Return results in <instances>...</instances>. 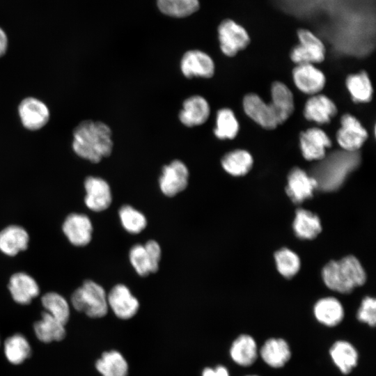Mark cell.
Instances as JSON below:
<instances>
[{"label":"cell","mask_w":376,"mask_h":376,"mask_svg":"<svg viewBox=\"0 0 376 376\" xmlns=\"http://www.w3.org/2000/svg\"><path fill=\"white\" fill-rule=\"evenodd\" d=\"M86 196L84 202L88 209L101 212L111 203L112 195L108 182L100 177L88 176L84 181Z\"/></svg>","instance_id":"cell-12"},{"label":"cell","mask_w":376,"mask_h":376,"mask_svg":"<svg viewBox=\"0 0 376 376\" xmlns=\"http://www.w3.org/2000/svg\"><path fill=\"white\" fill-rule=\"evenodd\" d=\"M45 312L65 324L69 320L70 310L66 299L56 292L45 293L41 298Z\"/></svg>","instance_id":"cell-33"},{"label":"cell","mask_w":376,"mask_h":376,"mask_svg":"<svg viewBox=\"0 0 376 376\" xmlns=\"http://www.w3.org/2000/svg\"><path fill=\"white\" fill-rule=\"evenodd\" d=\"M29 235L22 226L10 225L0 231V251L6 256H15L28 248Z\"/></svg>","instance_id":"cell-23"},{"label":"cell","mask_w":376,"mask_h":376,"mask_svg":"<svg viewBox=\"0 0 376 376\" xmlns=\"http://www.w3.org/2000/svg\"><path fill=\"white\" fill-rule=\"evenodd\" d=\"M314 315L322 324L332 327L341 322L344 310L340 302L334 297L320 299L314 306Z\"/></svg>","instance_id":"cell-26"},{"label":"cell","mask_w":376,"mask_h":376,"mask_svg":"<svg viewBox=\"0 0 376 376\" xmlns=\"http://www.w3.org/2000/svg\"><path fill=\"white\" fill-rule=\"evenodd\" d=\"M146 253L150 265L151 273L156 272L159 269L162 251L159 244L155 240H149L145 244Z\"/></svg>","instance_id":"cell-40"},{"label":"cell","mask_w":376,"mask_h":376,"mask_svg":"<svg viewBox=\"0 0 376 376\" xmlns=\"http://www.w3.org/2000/svg\"><path fill=\"white\" fill-rule=\"evenodd\" d=\"M0 344H1V340H0Z\"/></svg>","instance_id":"cell-44"},{"label":"cell","mask_w":376,"mask_h":376,"mask_svg":"<svg viewBox=\"0 0 376 376\" xmlns=\"http://www.w3.org/2000/svg\"><path fill=\"white\" fill-rule=\"evenodd\" d=\"M300 147L304 157L307 160H321L325 157L326 148L331 146L327 134L319 128H311L299 136Z\"/></svg>","instance_id":"cell-14"},{"label":"cell","mask_w":376,"mask_h":376,"mask_svg":"<svg viewBox=\"0 0 376 376\" xmlns=\"http://www.w3.org/2000/svg\"><path fill=\"white\" fill-rule=\"evenodd\" d=\"M359 160L357 152L345 150L331 155L314 171L312 177L316 180L317 187L323 191L338 189L347 174L359 165Z\"/></svg>","instance_id":"cell-2"},{"label":"cell","mask_w":376,"mask_h":376,"mask_svg":"<svg viewBox=\"0 0 376 376\" xmlns=\"http://www.w3.org/2000/svg\"><path fill=\"white\" fill-rule=\"evenodd\" d=\"M336 113L337 107L334 102L324 95H317L309 98L304 110V115L308 120L319 124L329 123Z\"/></svg>","instance_id":"cell-24"},{"label":"cell","mask_w":376,"mask_h":376,"mask_svg":"<svg viewBox=\"0 0 376 376\" xmlns=\"http://www.w3.org/2000/svg\"><path fill=\"white\" fill-rule=\"evenodd\" d=\"M3 351L6 358L10 363L19 365L30 357L31 347L24 336L16 334L5 340Z\"/></svg>","instance_id":"cell-31"},{"label":"cell","mask_w":376,"mask_h":376,"mask_svg":"<svg viewBox=\"0 0 376 376\" xmlns=\"http://www.w3.org/2000/svg\"><path fill=\"white\" fill-rule=\"evenodd\" d=\"M296 86L303 93L316 94L324 86V74L313 64H299L292 70Z\"/></svg>","instance_id":"cell-18"},{"label":"cell","mask_w":376,"mask_h":376,"mask_svg":"<svg viewBox=\"0 0 376 376\" xmlns=\"http://www.w3.org/2000/svg\"><path fill=\"white\" fill-rule=\"evenodd\" d=\"M8 37L5 31L0 27V57L3 56L8 48Z\"/></svg>","instance_id":"cell-42"},{"label":"cell","mask_w":376,"mask_h":376,"mask_svg":"<svg viewBox=\"0 0 376 376\" xmlns=\"http://www.w3.org/2000/svg\"><path fill=\"white\" fill-rule=\"evenodd\" d=\"M201 376H230L226 367L218 365L215 367H206L201 373Z\"/></svg>","instance_id":"cell-41"},{"label":"cell","mask_w":376,"mask_h":376,"mask_svg":"<svg viewBox=\"0 0 376 376\" xmlns=\"http://www.w3.org/2000/svg\"><path fill=\"white\" fill-rule=\"evenodd\" d=\"M341 127L336 134L339 145L347 152H357L368 138V133L360 122L350 113L343 115Z\"/></svg>","instance_id":"cell-8"},{"label":"cell","mask_w":376,"mask_h":376,"mask_svg":"<svg viewBox=\"0 0 376 376\" xmlns=\"http://www.w3.org/2000/svg\"><path fill=\"white\" fill-rule=\"evenodd\" d=\"M218 38L221 52L229 57L235 56L250 42L246 31L232 19H225L219 24Z\"/></svg>","instance_id":"cell-6"},{"label":"cell","mask_w":376,"mask_h":376,"mask_svg":"<svg viewBox=\"0 0 376 376\" xmlns=\"http://www.w3.org/2000/svg\"><path fill=\"white\" fill-rule=\"evenodd\" d=\"M258 354L269 367L280 368L290 359L291 350L289 344L283 338H270L261 346Z\"/></svg>","instance_id":"cell-20"},{"label":"cell","mask_w":376,"mask_h":376,"mask_svg":"<svg viewBox=\"0 0 376 376\" xmlns=\"http://www.w3.org/2000/svg\"><path fill=\"white\" fill-rule=\"evenodd\" d=\"M8 290L13 299L22 305L30 304L40 293L37 281L25 272H17L10 276Z\"/></svg>","instance_id":"cell-17"},{"label":"cell","mask_w":376,"mask_h":376,"mask_svg":"<svg viewBox=\"0 0 376 376\" xmlns=\"http://www.w3.org/2000/svg\"><path fill=\"white\" fill-rule=\"evenodd\" d=\"M246 376H258V375H246Z\"/></svg>","instance_id":"cell-43"},{"label":"cell","mask_w":376,"mask_h":376,"mask_svg":"<svg viewBox=\"0 0 376 376\" xmlns=\"http://www.w3.org/2000/svg\"><path fill=\"white\" fill-rule=\"evenodd\" d=\"M95 366L102 376H127L129 373L126 359L116 350L104 352Z\"/></svg>","instance_id":"cell-27"},{"label":"cell","mask_w":376,"mask_h":376,"mask_svg":"<svg viewBox=\"0 0 376 376\" xmlns=\"http://www.w3.org/2000/svg\"><path fill=\"white\" fill-rule=\"evenodd\" d=\"M210 113V107L206 99L203 96L195 95L184 100L178 117L185 126L193 127L205 123Z\"/></svg>","instance_id":"cell-16"},{"label":"cell","mask_w":376,"mask_h":376,"mask_svg":"<svg viewBox=\"0 0 376 376\" xmlns=\"http://www.w3.org/2000/svg\"><path fill=\"white\" fill-rule=\"evenodd\" d=\"M322 279L331 290L350 292L366 281V273L359 261L349 256L338 261H331L322 269Z\"/></svg>","instance_id":"cell-3"},{"label":"cell","mask_w":376,"mask_h":376,"mask_svg":"<svg viewBox=\"0 0 376 376\" xmlns=\"http://www.w3.org/2000/svg\"><path fill=\"white\" fill-rule=\"evenodd\" d=\"M299 44L293 47L290 58L299 64H313L324 59L325 47L322 42L311 31L299 29L297 31Z\"/></svg>","instance_id":"cell-5"},{"label":"cell","mask_w":376,"mask_h":376,"mask_svg":"<svg viewBox=\"0 0 376 376\" xmlns=\"http://www.w3.org/2000/svg\"><path fill=\"white\" fill-rule=\"evenodd\" d=\"M119 217L123 227L132 234L141 233L147 225L143 214L130 205H123L120 208Z\"/></svg>","instance_id":"cell-36"},{"label":"cell","mask_w":376,"mask_h":376,"mask_svg":"<svg viewBox=\"0 0 376 376\" xmlns=\"http://www.w3.org/2000/svg\"><path fill=\"white\" fill-rule=\"evenodd\" d=\"M72 150L79 157L99 163L113 150L112 132L102 121L84 120L73 131Z\"/></svg>","instance_id":"cell-1"},{"label":"cell","mask_w":376,"mask_h":376,"mask_svg":"<svg viewBox=\"0 0 376 376\" xmlns=\"http://www.w3.org/2000/svg\"><path fill=\"white\" fill-rule=\"evenodd\" d=\"M346 86L355 102H368L373 97V87L366 72L350 75L347 77Z\"/></svg>","instance_id":"cell-32"},{"label":"cell","mask_w":376,"mask_h":376,"mask_svg":"<svg viewBox=\"0 0 376 376\" xmlns=\"http://www.w3.org/2000/svg\"><path fill=\"white\" fill-rule=\"evenodd\" d=\"M293 228L297 237L307 240L315 238L322 229L318 217L304 209L296 211Z\"/></svg>","instance_id":"cell-30"},{"label":"cell","mask_w":376,"mask_h":376,"mask_svg":"<svg viewBox=\"0 0 376 376\" xmlns=\"http://www.w3.org/2000/svg\"><path fill=\"white\" fill-rule=\"evenodd\" d=\"M329 355L334 365L344 375L350 374L358 364L357 350L345 340L334 342L329 349Z\"/></svg>","instance_id":"cell-22"},{"label":"cell","mask_w":376,"mask_h":376,"mask_svg":"<svg viewBox=\"0 0 376 376\" xmlns=\"http://www.w3.org/2000/svg\"><path fill=\"white\" fill-rule=\"evenodd\" d=\"M316 187V180L299 168L292 169L288 176L286 191L295 203H301L312 197L313 190Z\"/></svg>","instance_id":"cell-19"},{"label":"cell","mask_w":376,"mask_h":376,"mask_svg":"<svg viewBox=\"0 0 376 376\" xmlns=\"http://www.w3.org/2000/svg\"><path fill=\"white\" fill-rule=\"evenodd\" d=\"M107 302L114 315L120 320H129L138 312L139 302L130 289L123 284H117L107 295Z\"/></svg>","instance_id":"cell-9"},{"label":"cell","mask_w":376,"mask_h":376,"mask_svg":"<svg viewBox=\"0 0 376 376\" xmlns=\"http://www.w3.org/2000/svg\"><path fill=\"white\" fill-rule=\"evenodd\" d=\"M157 3L162 13L174 17L189 16L199 8L198 0H157Z\"/></svg>","instance_id":"cell-35"},{"label":"cell","mask_w":376,"mask_h":376,"mask_svg":"<svg viewBox=\"0 0 376 376\" xmlns=\"http://www.w3.org/2000/svg\"><path fill=\"white\" fill-rule=\"evenodd\" d=\"M258 348L256 340L249 334L238 336L232 343L229 354L236 364L248 367L256 361L258 357Z\"/></svg>","instance_id":"cell-21"},{"label":"cell","mask_w":376,"mask_h":376,"mask_svg":"<svg viewBox=\"0 0 376 376\" xmlns=\"http://www.w3.org/2000/svg\"><path fill=\"white\" fill-rule=\"evenodd\" d=\"M270 104L279 125L284 123L293 112V95L288 86L279 81L272 84Z\"/></svg>","instance_id":"cell-25"},{"label":"cell","mask_w":376,"mask_h":376,"mask_svg":"<svg viewBox=\"0 0 376 376\" xmlns=\"http://www.w3.org/2000/svg\"><path fill=\"white\" fill-rule=\"evenodd\" d=\"M243 107L246 114L263 128L273 130L279 125L270 103H265L256 94L245 95Z\"/></svg>","instance_id":"cell-15"},{"label":"cell","mask_w":376,"mask_h":376,"mask_svg":"<svg viewBox=\"0 0 376 376\" xmlns=\"http://www.w3.org/2000/svg\"><path fill=\"white\" fill-rule=\"evenodd\" d=\"M62 230L69 242L76 246H84L92 239L93 225L84 214H70L63 221Z\"/></svg>","instance_id":"cell-13"},{"label":"cell","mask_w":376,"mask_h":376,"mask_svg":"<svg viewBox=\"0 0 376 376\" xmlns=\"http://www.w3.org/2000/svg\"><path fill=\"white\" fill-rule=\"evenodd\" d=\"M357 318L359 321L375 327L376 323V301L373 297H366L361 301Z\"/></svg>","instance_id":"cell-39"},{"label":"cell","mask_w":376,"mask_h":376,"mask_svg":"<svg viewBox=\"0 0 376 376\" xmlns=\"http://www.w3.org/2000/svg\"><path fill=\"white\" fill-rule=\"evenodd\" d=\"M189 170L185 164L174 159L164 166L159 177L161 191L168 197H172L185 190L188 185Z\"/></svg>","instance_id":"cell-7"},{"label":"cell","mask_w":376,"mask_h":376,"mask_svg":"<svg viewBox=\"0 0 376 376\" xmlns=\"http://www.w3.org/2000/svg\"><path fill=\"white\" fill-rule=\"evenodd\" d=\"M223 169L230 175L241 176L246 174L253 166L251 154L241 149L227 152L221 160Z\"/></svg>","instance_id":"cell-29"},{"label":"cell","mask_w":376,"mask_h":376,"mask_svg":"<svg viewBox=\"0 0 376 376\" xmlns=\"http://www.w3.org/2000/svg\"><path fill=\"white\" fill-rule=\"evenodd\" d=\"M239 130V123L233 113L228 108L219 109L217 113L216 127L214 134L221 140L234 139Z\"/></svg>","instance_id":"cell-34"},{"label":"cell","mask_w":376,"mask_h":376,"mask_svg":"<svg viewBox=\"0 0 376 376\" xmlns=\"http://www.w3.org/2000/svg\"><path fill=\"white\" fill-rule=\"evenodd\" d=\"M18 113L23 126L27 130L35 131L41 129L49 119L47 106L41 100L28 97L21 101Z\"/></svg>","instance_id":"cell-11"},{"label":"cell","mask_w":376,"mask_h":376,"mask_svg":"<svg viewBox=\"0 0 376 376\" xmlns=\"http://www.w3.org/2000/svg\"><path fill=\"white\" fill-rule=\"evenodd\" d=\"M180 70L188 79L210 78L214 75L215 65L212 58L205 52L191 49L186 52L180 61Z\"/></svg>","instance_id":"cell-10"},{"label":"cell","mask_w":376,"mask_h":376,"mask_svg":"<svg viewBox=\"0 0 376 376\" xmlns=\"http://www.w3.org/2000/svg\"><path fill=\"white\" fill-rule=\"evenodd\" d=\"M33 329L38 340L45 343L61 340L65 336V324L45 311L35 322Z\"/></svg>","instance_id":"cell-28"},{"label":"cell","mask_w":376,"mask_h":376,"mask_svg":"<svg viewBox=\"0 0 376 376\" xmlns=\"http://www.w3.org/2000/svg\"><path fill=\"white\" fill-rule=\"evenodd\" d=\"M274 257L277 269L284 277L291 278L299 271V258L290 249L283 248L276 252Z\"/></svg>","instance_id":"cell-37"},{"label":"cell","mask_w":376,"mask_h":376,"mask_svg":"<svg viewBox=\"0 0 376 376\" xmlns=\"http://www.w3.org/2000/svg\"><path fill=\"white\" fill-rule=\"evenodd\" d=\"M72 306L91 318H100L108 312L107 295L100 285L92 280L85 281L71 296Z\"/></svg>","instance_id":"cell-4"},{"label":"cell","mask_w":376,"mask_h":376,"mask_svg":"<svg viewBox=\"0 0 376 376\" xmlns=\"http://www.w3.org/2000/svg\"><path fill=\"white\" fill-rule=\"evenodd\" d=\"M131 265L141 276H146L151 273L150 265L144 245L137 244L132 246L129 253Z\"/></svg>","instance_id":"cell-38"}]
</instances>
